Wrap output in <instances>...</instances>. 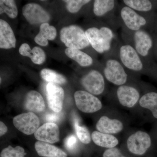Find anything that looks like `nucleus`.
I'll use <instances>...</instances> for the list:
<instances>
[{
	"instance_id": "nucleus-1",
	"label": "nucleus",
	"mask_w": 157,
	"mask_h": 157,
	"mask_svg": "<svg viewBox=\"0 0 157 157\" xmlns=\"http://www.w3.org/2000/svg\"><path fill=\"white\" fill-rule=\"evenodd\" d=\"M122 31L124 43L133 46L143 60L157 73V63L154 53L153 33L144 29L134 32Z\"/></svg>"
},
{
	"instance_id": "nucleus-2",
	"label": "nucleus",
	"mask_w": 157,
	"mask_h": 157,
	"mask_svg": "<svg viewBox=\"0 0 157 157\" xmlns=\"http://www.w3.org/2000/svg\"><path fill=\"white\" fill-rule=\"evenodd\" d=\"M116 52L121 63L129 73L145 74L157 79V72L143 60L132 45L119 42Z\"/></svg>"
},
{
	"instance_id": "nucleus-3",
	"label": "nucleus",
	"mask_w": 157,
	"mask_h": 157,
	"mask_svg": "<svg viewBox=\"0 0 157 157\" xmlns=\"http://www.w3.org/2000/svg\"><path fill=\"white\" fill-rule=\"evenodd\" d=\"M119 12L122 31L134 32L142 29L153 31L156 13L142 14L124 5L120 6Z\"/></svg>"
},
{
	"instance_id": "nucleus-4",
	"label": "nucleus",
	"mask_w": 157,
	"mask_h": 157,
	"mask_svg": "<svg viewBox=\"0 0 157 157\" xmlns=\"http://www.w3.org/2000/svg\"><path fill=\"white\" fill-rule=\"evenodd\" d=\"M102 72L107 81L117 86L128 84L131 74L120 60L116 48L105 54Z\"/></svg>"
},
{
	"instance_id": "nucleus-5",
	"label": "nucleus",
	"mask_w": 157,
	"mask_h": 157,
	"mask_svg": "<svg viewBox=\"0 0 157 157\" xmlns=\"http://www.w3.org/2000/svg\"><path fill=\"white\" fill-rule=\"evenodd\" d=\"M60 36L61 41L68 48L81 50L90 45L85 31L79 26L71 25L63 28Z\"/></svg>"
},
{
	"instance_id": "nucleus-6",
	"label": "nucleus",
	"mask_w": 157,
	"mask_h": 157,
	"mask_svg": "<svg viewBox=\"0 0 157 157\" xmlns=\"http://www.w3.org/2000/svg\"><path fill=\"white\" fill-rule=\"evenodd\" d=\"M152 138L147 132L138 131L129 136L127 146L129 151L136 155H143L151 148Z\"/></svg>"
},
{
	"instance_id": "nucleus-7",
	"label": "nucleus",
	"mask_w": 157,
	"mask_h": 157,
	"mask_svg": "<svg viewBox=\"0 0 157 157\" xmlns=\"http://www.w3.org/2000/svg\"><path fill=\"white\" fill-rule=\"evenodd\" d=\"M105 79L102 72L92 70L82 76L80 82L86 91L98 96L102 94L105 91Z\"/></svg>"
},
{
	"instance_id": "nucleus-8",
	"label": "nucleus",
	"mask_w": 157,
	"mask_h": 157,
	"mask_svg": "<svg viewBox=\"0 0 157 157\" xmlns=\"http://www.w3.org/2000/svg\"><path fill=\"white\" fill-rule=\"evenodd\" d=\"M74 97L76 107L85 113H94L103 107L102 102L98 97L86 91H76Z\"/></svg>"
},
{
	"instance_id": "nucleus-9",
	"label": "nucleus",
	"mask_w": 157,
	"mask_h": 157,
	"mask_svg": "<svg viewBox=\"0 0 157 157\" xmlns=\"http://www.w3.org/2000/svg\"><path fill=\"white\" fill-rule=\"evenodd\" d=\"M13 123L17 130L26 135L34 134L40 126L39 117L31 112L16 116L13 118Z\"/></svg>"
},
{
	"instance_id": "nucleus-10",
	"label": "nucleus",
	"mask_w": 157,
	"mask_h": 157,
	"mask_svg": "<svg viewBox=\"0 0 157 157\" xmlns=\"http://www.w3.org/2000/svg\"><path fill=\"white\" fill-rule=\"evenodd\" d=\"M116 94L119 103L128 108L135 107L141 97L137 87L128 84L117 86Z\"/></svg>"
},
{
	"instance_id": "nucleus-11",
	"label": "nucleus",
	"mask_w": 157,
	"mask_h": 157,
	"mask_svg": "<svg viewBox=\"0 0 157 157\" xmlns=\"http://www.w3.org/2000/svg\"><path fill=\"white\" fill-rule=\"evenodd\" d=\"M22 14L30 24L38 25L47 23L50 19V16L47 11L36 3H31L24 6Z\"/></svg>"
},
{
	"instance_id": "nucleus-12",
	"label": "nucleus",
	"mask_w": 157,
	"mask_h": 157,
	"mask_svg": "<svg viewBox=\"0 0 157 157\" xmlns=\"http://www.w3.org/2000/svg\"><path fill=\"white\" fill-rule=\"evenodd\" d=\"M46 96L49 108L54 112H61L64 98L63 88L56 83L49 82L46 86Z\"/></svg>"
},
{
	"instance_id": "nucleus-13",
	"label": "nucleus",
	"mask_w": 157,
	"mask_h": 157,
	"mask_svg": "<svg viewBox=\"0 0 157 157\" xmlns=\"http://www.w3.org/2000/svg\"><path fill=\"white\" fill-rule=\"evenodd\" d=\"M117 8V1L114 0H95L93 5V12L97 17H107L109 25H114L110 18L114 15Z\"/></svg>"
},
{
	"instance_id": "nucleus-14",
	"label": "nucleus",
	"mask_w": 157,
	"mask_h": 157,
	"mask_svg": "<svg viewBox=\"0 0 157 157\" xmlns=\"http://www.w3.org/2000/svg\"><path fill=\"white\" fill-rule=\"evenodd\" d=\"M59 135V127L52 123L44 124L34 133L35 138L39 141L51 144L58 142Z\"/></svg>"
},
{
	"instance_id": "nucleus-15",
	"label": "nucleus",
	"mask_w": 157,
	"mask_h": 157,
	"mask_svg": "<svg viewBox=\"0 0 157 157\" xmlns=\"http://www.w3.org/2000/svg\"><path fill=\"white\" fill-rule=\"evenodd\" d=\"M96 128L98 132L113 135L122 132L124 124L121 121L117 119L111 118L103 116L99 119Z\"/></svg>"
},
{
	"instance_id": "nucleus-16",
	"label": "nucleus",
	"mask_w": 157,
	"mask_h": 157,
	"mask_svg": "<svg viewBox=\"0 0 157 157\" xmlns=\"http://www.w3.org/2000/svg\"><path fill=\"white\" fill-rule=\"evenodd\" d=\"M16 43V38L11 27L4 20H0V48H14Z\"/></svg>"
},
{
	"instance_id": "nucleus-17",
	"label": "nucleus",
	"mask_w": 157,
	"mask_h": 157,
	"mask_svg": "<svg viewBox=\"0 0 157 157\" xmlns=\"http://www.w3.org/2000/svg\"><path fill=\"white\" fill-rule=\"evenodd\" d=\"M24 107L29 112L41 113L45 111V105L42 96L38 92L31 90L27 94Z\"/></svg>"
},
{
	"instance_id": "nucleus-18",
	"label": "nucleus",
	"mask_w": 157,
	"mask_h": 157,
	"mask_svg": "<svg viewBox=\"0 0 157 157\" xmlns=\"http://www.w3.org/2000/svg\"><path fill=\"white\" fill-rule=\"evenodd\" d=\"M125 6L142 14L156 13L157 10V1L150 0H123Z\"/></svg>"
},
{
	"instance_id": "nucleus-19",
	"label": "nucleus",
	"mask_w": 157,
	"mask_h": 157,
	"mask_svg": "<svg viewBox=\"0 0 157 157\" xmlns=\"http://www.w3.org/2000/svg\"><path fill=\"white\" fill-rule=\"evenodd\" d=\"M139 105L150 111L152 117L157 121V91L151 90L141 96Z\"/></svg>"
},
{
	"instance_id": "nucleus-20",
	"label": "nucleus",
	"mask_w": 157,
	"mask_h": 157,
	"mask_svg": "<svg viewBox=\"0 0 157 157\" xmlns=\"http://www.w3.org/2000/svg\"><path fill=\"white\" fill-rule=\"evenodd\" d=\"M19 52L21 56L30 58L32 61L36 64H42L46 59V54L43 49L38 46L31 49L29 45L27 43H23L21 45Z\"/></svg>"
},
{
	"instance_id": "nucleus-21",
	"label": "nucleus",
	"mask_w": 157,
	"mask_h": 157,
	"mask_svg": "<svg viewBox=\"0 0 157 157\" xmlns=\"http://www.w3.org/2000/svg\"><path fill=\"white\" fill-rule=\"evenodd\" d=\"M37 154L43 157H67V154L60 149L46 142L38 141L35 144Z\"/></svg>"
},
{
	"instance_id": "nucleus-22",
	"label": "nucleus",
	"mask_w": 157,
	"mask_h": 157,
	"mask_svg": "<svg viewBox=\"0 0 157 157\" xmlns=\"http://www.w3.org/2000/svg\"><path fill=\"white\" fill-rule=\"evenodd\" d=\"M56 29L48 23H45L40 25L39 32L35 37L34 40L38 45L46 46L48 45V40H53L56 36Z\"/></svg>"
},
{
	"instance_id": "nucleus-23",
	"label": "nucleus",
	"mask_w": 157,
	"mask_h": 157,
	"mask_svg": "<svg viewBox=\"0 0 157 157\" xmlns=\"http://www.w3.org/2000/svg\"><path fill=\"white\" fill-rule=\"evenodd\" d=\"M91 138L96 145L107 149L116 147L119 142L118 139L114 135L101 133L98 131L93 132Z\"/></svg>"
},
{
	"instance_id": "nucleus-24",
	"label": "nucleus",
	"mask_w": 157,
	"mask_h": 157,
	"mask_svg": "<svg viewBox=\"0 0 157 157\" xmlns=\"http://www.w3.org/2000/svg\"><path fill=\"white\" fill-rule=\"evenodd\" d=\"M103 42V47L104 54L109 53L116 48L117 45H114L116 36L111 26L107 25L99 28Z\"/></svg>"
},
{
	"instance_id": "nucleus-25",
	"label": "nucleus",
	"mask_w": 157,
	"mask_h": 157,
	"mask_svg": "<svg viewBox=\"0 0 157 157\" xmlns=\"http://www.w3.org/2000/svg\"><path fill=\"white\" fill-rule=\"evenodd\" d=\"M65 52L68 57L76 61L81 67H89L94 63L92 57L79 49L67 48Z\"/></svg>"
},
{
	"instance_id": "nucleus-26",
	"label": "nucleus",
	"mask_w": 157,
	"mask_h": 157,
	"mask_svg": "<svg viewBox=\"0 0 157 157\" xmlns=\"http://www.w3.org/2000/svg\"><path fill=\"white\" fill-rule=\"evenodd\" d=\"M85 33L90 45L98 53L104 54L100 29L96 27H92L87 29Z\"/></svg>"
},
{
	"instance_id": "nucleus-27",
	"label": "nucleus",
	"mask_w": 157,
	"mask_h": 157,
	"mask_svg": "<svg viewBox=\"0 0 157 157\" xmlns=\"http://www.w3.org/2000/svg\"><path fill=\"white\" fill-rule=\"evenodd\" d=\"M40 76L43 80L48 82V83L63 84L67 82L64 76L50 69H44L41 70Z\"/></svg>"
},
{
	"instance_id": "nucleus-28",
	"label": "nucleus",
	"mask_w": 157,
	"mask_h": 157,
	"mask_svg": "<svg viewBox=\"0 0 157 157\" xmlns=\"http://www.w3.org/2000/svg\"><path fill=\"white\" fill-rule=\"evenodd\" d=\"M6 13L10 18L17 17L18 11L15 1L13 0L0 1V14Z\"/></svg>"
},
{
	"instance_id": "nucleus-29",
	"label": "nucleus",
	"mask_w": 157,
	"mask_h": 157,
	"mask_svg": "<svg viewBox=\"0 0 157 157\" xmlns=\"http://www.w3.org/2000/svg\"><path fill=\"white\" fill-rule=\"evenodd\" d=\"M74 126L77 137L82 143L84 144L90 143L91 135H90L87 128L84 126L80 125L78 119L76 118L74 120Z\"/></svg>"
},
{
	"instance_id": "nucleus-30",
	"label": "nucleus",
	"mask_w": 157,
	"mask_h": 157,
	"mask_svg": "<svg viewBox=\"0 0 157 157\" xmlns=\"http://www.w3.org/2000/svg\"><path fill=\"white\" fill-rule=\"evenodd\" d=\"M25 155L24 149L21 147H13L9 145L1 152V157H25Z\"/></svg>"
},
{
	"instance_id": "nucleus-31",
	"label": "nucleus",
	"mask_w": 157,
	"mask_h": 157,
	"mask_svg": "<svg viewBox=\"0 0 157 157\" xmlns=\"http://www.w3.org/2000/svg\"><path fill=\"white\" fill-rule=\"evenodd\" d=\"M67 4V9L71 13H76L85 5L91 2L90 0H67L64 1Z\"/></svg>"
},
{
	"instance_id": "nucleus-32",
	"label": "nucleus",
	"mask_w": 157,
	"mask_h": 157,
	"mask_svg": "<svg viewBox=\"0 0 157 157\" xmlns=\"http://www.w3.org/2000/svg\"><path fill=\"white\" fill-rule=\"evenodd\" d=\"M63 117V113L53 112L47 113L45 115V121L47 123H52L56 124L59 123Z\"/></svg>"
},
{
	"instance_id": "nucleus-33",
	"label": "nucleus",
	"mask_w": 157,
	"mask_h": 157,
	"mask_svg": "<svg viewBox=\"0 0 157 157\" xmlns=\"http://www.w3.org/2000/svg\"><path fill=\"white\" fill-rule=\"evenodd\" d=\"M77 142V139L75 135H69L66 137L64 140L65 147L68 150L72 151L76 148Z\"/></svg>"
},
{
	"instance_id": "nucleus-34",
	"label": "nucleus",
	"mask_w": 157,
	"mask_h": 157,
	"mask_svg": "<svg viewBox=\"0 0 157 157\" xmlns=\"http://www.w3.org/2000/svg\"><path fill=\"white\" fill-rule=\"evenodd\" d=\"M103 157H126L123 155L117 147L107 149L103 155Z\"/></svg>"
},
{
	"instance_id": "nucleus-35",
	"label": "nucleus",
	"mask_w": 157,
	"mask_h": 157,
	"mask_svg": "<svg viewBox=\"0 0 157 157\" xmlns=\"http://www.w3.org/2000/svg\"><path fill=\"white\" fill-rule=\"evenodd\" d=\"M8 131V128L4 123L2 121L0 122V135L3 136Z\"/></svg>"
},
{
	"instance_id": "nucleus-36",
	"label": "nucleus",
	"mask_w": 157,
	"mask_h": 157,
	"mask_svg": "<svg viewBox=\"0 0 157 157\" xmlns=\"http://www.w3.org/2000/svg\"><path fill=\"white\" fill-rule=\"evenodd\" d=\"M154 37L155 45L154 48V53L155 58L156 60L157 63V34H153Z\"/></svg>"
},
{
	"instance_id": "nucleus-37",
	"label": "nucleus",
	"mask_w": 157,
	"mask_h": 157,
	"mask_svg": "<svg viewBox=\"0 0 157 157\" xmlns=\"http://www.w3.org/2000/svg\"><path fill=\"white\" fill-rule=\"evenodd\" d=\"M153 31H154L155 33L157 34V13L156 14L155 17L154 24L153 28Z\"/></svg>"
},
{
	"instance_id": "nucleus-38",
	"label": "nucleus",
	"mask_w": 157,
	"mask_h": 157,
	"mask_svg": "<svg viewBox=\"0 0 157 157\" xmlns=\"http://www.w3.org/2000/svg\"><path fill=\"white\" fill-rule=\"evenodd\" d=\"M155 133H156V135H155V136H156V137L157 138V127L156 128V130Z\"/></svg>"
}]
</instances>
